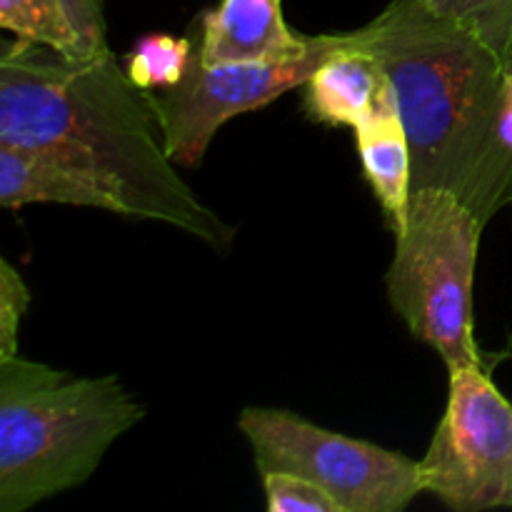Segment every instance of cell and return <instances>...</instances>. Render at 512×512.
Returning <instances> with one entry per match:
<instances>
[{
    "instance_id": "cell-1",
    "label": "cell",
    "mask_w": 512,
    "mask_h": 512,
    "mask_svg": "<svg viewBox=\"0 0 512 512\" xmlns=\"http://www.w3.org/2000/svg\"><path fill=\"white\" fill-rule=\"evenodd\" d=\"M0 143L48 150L103 180L125 218L153 220L223 253L235 228L175 170L148 90L108 50L70 58L5 40L0 53Z\"/></svg>"
},
{
    "instance_id": "cell-2",
    "label": "cell",
    "mask_w": 512,
    "mask_h": 512,
    "mask_svg": "<svg viewBox=\"0 0 512 512\" xmlns=\"http://www.w3.org/2000/svg\"><path fill=\"white\" fill-rule=\"evenodd\" d=\"M393 85L413 153V190H448L488 225L508 100L505 63L428 0H393L358 28Z\"/></svg>"
},
{
    "instance_id": "cell-3",
    "label": "cell",
    "mask_w": 512,
    "mask_h": 512,
    "mask_svg": "<svg viewBox=\"0 0 512 512\" xmlns=\"http://www.w3.org/2000/svg\"><path fill=\"white\" fill-rule=\"evenodd\" d=\"M143 418L145 405L118 375L0 358V512L80 488Z\"/></svg>"
},
{
    "instance_id": "cell-4",
    "label": "cell",
    "mask_w": 512,
    "mask_h": 512,
    "mask_svg": "<svg viewBox=\"0 0 512 512\" xmlns=\"http://www.w3.org/2000/svg\"><path fill=\"white\" fill-rule=\"evenodd\" d=\"M485 225L448 190H413L395 233L385 290L413 338L443 358L448 373L480 365L473 330V280Z\"/></svg>"
},
{
    "instance_id": "cell-5",
    "label": "cell",
    "mask_w": 512,
    "mask_h": 512,
    "mask_svg": "<svg viewBox=\"0 0 512 512\" xmlns=\"http://www.w3.org/2000/svg\"><path fill=\"white\" fill-rule=\"evenodd\" d=\"M238 428L263 473H295L343 512H400L425 493L420 460L320 428L290 410L245 408Z\"/></svg>"
},
{
    "instance_id": "cell-6",
    "label": "cell",
    "mask_w": 512,
    "mask_h": 512,
    "mask_svg": "<svg viewBox=\"0 0 512 512\" xmlns=\"http://www.w3.org/2000/svg\"><path fill=\"white\" fill-rule=\"evenodd\" d=\"M348 43L350 30L310 35L308 48L298 55L223 65H205L193 50L180 83L160 95L148 93L173 163L183 168L203 163L220 125L303 88L310 75Z\"/></svg>"
},
{
    "instance_id": "cell-7",
    "label": "cell",
    "mask_w": 512,
    "mask_h": 512,
    "mask_svg": "<svg viewBox=\"0 0 512 512\" xmlns=\"http://www.w3.org/2000/svg\"><path fill=\"white\" fill-rule=\"evenodd\" d=\"M420 473L425 495L455 512L512 508V403L483 365L450 373L448 408Z\"/></svg>"
},
{
    "instance_id": "cell-8",
    "label": "cell",
    "mask_w": 512,
    "mask_h": 512,
    "mask_svg": "<svg viewBox=\"0 0 512 512\" xmlns=\"http://www.w3.org/2000/svg\"><path fill=\"white\" fill-rule=\"evenodd\" d=\"M310 35H295L285 23L283 0H220L200 20L198 55L205 65L273 60L298 55Z\"/></svg>"
},
{
    "instance_id": "cell-9",
    "label": "cell",
    "mask_w": 512,
    "mask_h": 512,
    "mask_svg": "<svg viewBox=\"0 0 512 512\" xmlns=\"http://www.w3.org/2000/svg\"><path fill=\"white\" fill-rule=\"evenodd\" d=\"M33 203H60L125 215L118 195L95 175L48 150L0 143V205L18 210Z\"/></svg>"
},
{
    "instance_id": "cell-10",
    "label": "cell",
    "mask_w": 512,
    "mask_h": 512,
    "mask_svg": "<svg viewBox=\"0 0 512 512\" xmlns=\"http://www.w3.org/2000/svg\"><path fill=\"white\" fill-rule=\"evenodd\" d=\"M390 90L393 85L378 58L365 48L358 30H350V43L330 55L303 85V110L315 123L358 128Z\"/></svg>"
},
{
    "instance_id": "cell-11",
    "label": "cell",
    "mask_w": 512,
    "mask_h": 512,
    "mask_svg": "<svg viewBox=\"0 0 512 512\" xmlns=\"http://www.w3.org/2000/svg\"><path fill=\"white\" fill-rule=\"evenodd\" d=\"M353 130L365 180L383 208L390 228L398 230L408 218L413 153L393 90L380 108Z\"/></svg>"
},
{
    "instance_id": "cell-12",
    "label": "cell",
    "mask_w": 512,
    "mask_h": 512,
    "mask_svg": "<svg viewBox=\"0 0 512 512\" xmlns=\"http://www.w3.org/2000/svg\"><path fill=\"white\" fill-rule=\"evenodd\" d=\"M0 28L70 58H85L65 0H0Z\"/></svg>"
},
{
    "instance_id": "cell-13",
    "label": "cell",
    "mask_w": 512,
    "mask_h": 512,
    "mask_svg": "<svg viewBox=\"0 0 512 512\" xmlns=\"http://www.w3.org/2000/svg\"><path fill=\"white\" fill-rule=\"evenodd\" d=\"M193 45L188 38L168 33H153L140 38L125 58V73L143 90H168L188 70Z\"/></svg>"
},
{
    "instance_id": "cell-14",
    "label": "cell",
    "mask_w": 512,
    "mask_h": 512,
    "mask_svg": "<svg viewBox=\"0 0 512 512\" xmlns=\"http://www.w3.org/2000/svg\"><path fill=\"white\" fill-rule=\"evenodd\" d=\"M465 30L493 48L500 58L512 48V0H428Z\"/></svg>"
},
{
    "instance_id": "cell-15",
    "label": "cell",
    "mask_w": 512,
    "mask_h": 512,
    "mask_svg": "<svg viewBox=\"0 0 512 512\" xmlns=\"http://www.w3.org/2000/svg\"><path fill=\"white\" fill-rule=\"evenodd\" d=\"M260 478L270 512H343L338 500L313 480L295 473H263Z\"/></svg>"
},
{
    "instance_id": "cell-16",
    "label": "cell",
    "mask_w": 512,
    "mask_h": 512,
    "mask_svg": "<svg viewBox=\"0 0 512 512\" xmlns=\"http://www.w3.org/2000/svg\"><path fill=\"white\" fill-rule=\"evenodd\" d=\"M30 290L10 260H0V358L18 355V335L28 313Z\"/></svg>"
},
{
    "instance_id": "cell-17",
    "label": "cell",
    "mask_w": 512,
    "mask_h": 512,
    "mask_svg": "<svg viewBox=\"0 0 512 512\" xmlns=\"http://www.w3.org/2000/svg\"><path fill=\"white\" fill-rule=\"evenodd\" d=\"M75 30L83 43L85 58L108 50V25H105V0H65Z\"/></svg>"
},
{
    "instance_id": "cell-18",
    "label": "cell",
    "mask_w": 512,
    "mask_h": 512,
    "mask_svg": "<svg viewBox=\"0 0 512 512\" xmlns=\"http://www.w3.org/2000/svg\"><path fill=\"white\" fill-rule=\"evenodd\" d=\"M503 63H505V75H508V80L512 83V48H510V53L505 55Z\"/></svg>"
}]
</instances>
